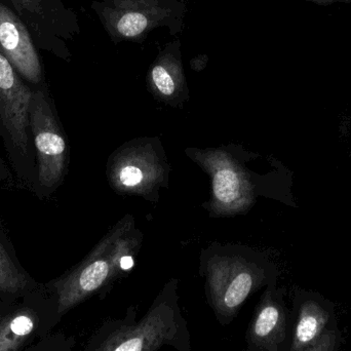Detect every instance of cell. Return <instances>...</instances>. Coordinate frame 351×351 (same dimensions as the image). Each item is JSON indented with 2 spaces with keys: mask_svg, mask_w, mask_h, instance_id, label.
Segmentation results:
<instances>
[{
  "mask_svg": "<svg viewBox=\"0 0 351 351\" xmlns=\"http://www.w3.org/2000/svg\"><path fill=\"white\" fill-rule=\"evenodd\" d=\"M143 172L136 166L123 167L119 172V180L123 185L128 186V187L139 185L143 181Z\"/></svg>",
  "mask_w": 351,
  "mask_h": 351,
  "instance_id": "cell-15",
  "label": "cell"
},
{
  "mask_svg": "<svg viewBox=\"0 0 351 351\" xmlns=\"http://www.w3.org/2000/svg\"><path fill=\"white\" fill-rule=\"evenodd\" d=\"M119 265H121V269L125 270V271L131 269L134 266L133 258L131 256H123L119 260Z\"/></svg>",
  "mask_w": 351,
  "mask_h": 351,
  "instance_id": "cell-18",
  "label": "cell"
},
{
  "mask_svg": "<svg viewBox=\"0 0 351 351\" xmlns=\"http://www.w3.org/2000/svg\"><path fill=\"white\" fill-rule=\"evenodd\" d=\"M20 12L41 16L43 14V0H10Z\"/></svg>",
  "mask_w": 351,
  "mask_h": 351,
  "instance_id": "cell-16",
  "label": "cell"
},
{
  "mask_svg": "<svg viewBox=\"0 0 351 351\" xmlns=\"http://www.w3.org/2000/svg\"><path fill=\"white\" fill-rule=\"evenodd\" d=\"M19 299L0 294V321L12 311V307Z\"/></svg>",
  "mask_w": 351,
  "mask_h": 351,
  "instance_id": "cell-17",
  "label": "cell"
},
{
  "mask_svg": "<svg viewBox=\"0 0 351 351\" xmlns=\"http://www.w3.org/2000/svg\"><path fill=\"white\" fill-rule=\"evenodd\" d=\"M119 10L111 14L113 30L123 38H137L168 14L156 2L123 0Z\"/></svg>",
  "mask_w": 351,
  "mask_h": 351,
  "instance_id": "cell-9",
  "label": "cell"
},
{
  "mask_svg": "<svg viewBox=\"0 0 351 351\" xmlns=\"http://www.w3.org/2000/svg\"><path fill=\"white\" fill-rule=\"evenodd\" d=\"M292 302L287 351H309L328 332L337 329L335 304L323 295L294 288Z\"/></svg>",
  "mask_w": 351,
  "mask_h": 351,
  "instance_id": "cell-5",
  "label": "cell"
},
{
  "mask_svg": "<svg viewBox=\"0 0 351 351\" xmlns=\"http://www.w3.org/2000/svg\"><path fill=\"white\" fill-rule=\"evenodd\" d=\"M152 78L158 92L165 96L174 94L177 88V80L172 65L169 63H158L152 69Z\"/></svg>",
  "mask_w": 351,
  "mask_h": 351,
  "instance_id": "cell-13",
  "label": "cell"
},
{
  "mask_svg": "<svg viewBox=\"0 0 351 351\" xmlns=\"http://www.w3.org/2000/svg\"><path fill=\"white\" fill-rule=\"evenodd\" d=\"M33 93L0 49V117L12 144L24 154L28 146L27 128Z\"/></svg>",
  "mask_w": 351,
  "mask_h": 351,
  "instance_id": "cell-7",
  "label": "cell"
},
{
  "mask_svg": "<svg viewBox=\"0 0 351 351\" xmlns=\"http://www.w3.org/2000/svg\"><path fill=\"white\" fill-rule=\"evenodd\" d=\"M76 338L64 333H51L23 351H73Z\"/></svg>",
  "mask_w": 351,
  "mask_h": 351,
  "instance_id": "cell-12",
  "label": "cell"
},
{
  "mask_svg": "<svg viewBox=\"0 0 351 351\" xmlns=\"http://www.w3.org/2000/svg\"><path fill=\"white\" fill-rule=\"evenodd\" d=\"M55 297L38 287L21 297L0 321V351H23L49 335L61 322Z\"/></svg>",
  "mask_w": 351,
  "mask_h": 351,
  "instance_id": "cell-3",
  "label": "cell"
},
{
  "mask_svg": "<svg viewBox=\"0 0 351 351\" xmlns=\"http://www.w3.org/2000/svg\"><path fill=\"white\" fill-rule=\"evenodd\" d=\"M278 270L268 263L222 261L206 268V296L217 322L230 325L247 299L262 287L278 282Z\"/></svg>",
  "mask_w": 351,
  "mask_h": 351,
  "instance_id": "cell-2",
  "label": "cell"
},
{
  "mask_svg": "<svg viewBox=\"0 0 351 351\" xmlns=\"http://www.w3.org/2000/svg\"><path fill=\"white\" fill-rule=\"evenodd\" d=\"M286 289L268 285L254 309L245 332L247 351H287L290 340L291 311L285 301Z\"/></svg>",
  "mask_w": 351,
  "mask_h": 351,
  "instance_id": "cell-4",
  "label": "cell"
},
{
  "mask_svg": "<svg viewBox=\"0 0 351 351\" xmlns=\"http://www.w3.org/2000/svg\"><path fill=\"white\" fill-rule=\"evenodd\" d=\"M36 288V282L14 263L0 243V294L19 299Z\"/></svg>",
  "mask_w": 351,
  "mask_h": 351,
  "instance_id": "cell-10",
  "label": "cell"
},
{
  "mask_svg": "<svg viewBox=\"0 0 351 351\" xmlns=\"http://www.w3.org/2000/svg\"><path fill=\"white\" fill-rule=\"evenodd\" d=\"M177 291V280H171L141 319L137 308L130 306L123 317L105 319L82 351H193Z\"/></svg>",
  "mask_w": 351,
  "mask_h": 351,
  "instance_id": "cell-1",
  "label": "cell"
},
{
  "mask_svg": "<svg viewBox=\"0 0 351 351\" xmlns=\"http://www.w3.org/2000/svg\"><path fill=\"white\" fill-rule=\"evenodd\" d=\"M307 1L315 2L321 5H329V4L333 3H348V2H351V0H307Z\"/></svg>",
  "mask_w": 351,
  "mask_h": 351,
  "instance_id": "cell-19",
  "label": "cell"
},
{
  "mask_svg": "<svg viewBox=\"0 0 351 351\" xmlns=\"http://www.w3.org/2000/svg\"><path fill=\"white\" fill-rule=\"evenodd\" d=\"M29 123L34 136L41 185L53 187L61 179L65 162L66 144L45 94L33 93Z\"/></svg>",
  "mask_w": 351,
  "mask_h": 351,
  "instance_id": "cell-6",
  "label": "cell"
},
{
  "mask_svg": "<svg viewBox=\"0 0 351 351\" xmlns=\"http://www.w3.org/2000/svg\"><path fill=\"white\" fill-rule=\"evenodd\" d=\"M0 49L14 69L28 82L41 80V65L30 35L20 19L0 3Z\"/></svg>",
  "mask_w": 351,
  "mask_h": 351,
  "instance_id": "cell-8",
  "label": "cell"
},
{
  "mask_svg": "<svg viewBox=\"0 0 351 351\" xmlns=\"http://www.w3.org/2000/svg\"><path fill=\"white\" fill-rule=\"evenodd\" d=\"M341 332L339 329H334L328 332L317 346H313L309 351H339L341 344Z\"/></svg>",
  "mask_w": 351,
  "mask_h": 351,
  "instance_id": "cell-14",
  "label": "cell"
},
{
  "mask_svg": "<svg viewBox=\"0 0 351 351\" xmlns=\"http://www.w3.org/2000/svg\"><path fill=\"white\" fill-rule=\"evenodd\" d=\"M214 192L223 204H232L241 196L239 177L230 169L218 171L214 177Z\"/></svg>",
  "mask_w": 351,
  "mask_h": 351,
  "instance_id": "cell-11",
  "label": "cell"
}]
</instances>
